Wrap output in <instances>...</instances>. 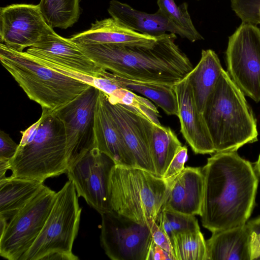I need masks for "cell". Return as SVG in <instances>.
Instances as JSON below:
<instances>
[{
	"instance_id": "1",
	"label": "cell",
	"mask_w": 260,
	"mask_h": 260,
	"mask_svg": "<svg viewBox=\"0 0 260 260\" xmlns=\"http://www.w3.org/2000/svg\"><path fill=\"white\" fill-rule=\"evenodd\" d=\"M202 168L203 226L212 233L246 223L252 212L258 178L237 151L215 152Z\"/></svg>"
},
{
	"instance_id": "2",
	"label": "cell",
	"mask_w": 260,
	"mask_h": 260,
	"mask_svg": "<svg viewBox=\"0 0 260 260\" xmlns=\"http://www.w3.org/2000/svg\"><path fill=\"white\" fill-rule=\"evenodd\" d=\"M176 39V34L166 33L146 45H77L98 66L119 76L174 85L193 69Z\"/></svg>"
},
{
	"instance_id": "3",
	"label": "cell",
	"mask_w": 260,
	"mask_h": 260,
	"mask_svg": "<svg viewBox=\"0 0 260 260\" xmlns=\"http://www.w3.org/2000/svg\"><path fill=\"white\" fill-rule=\"evenodd\" d=\"M202 114L215 152L237 151L257 140L256 120L245 95L224 69Z\"/></svg>"
},
{
	"instance_id": "4",
	"label": "cell",
	"mask_w": 260,
	"mask_h": 260,
	"mask_svg": "<svg viewBox=\"0 0 260 260\" xmlns=\"http://www.w3.org/2000/svg\"><path fill=\"white\" fill-rule=\"evenodd\" d=\"M0 60L28 98L54 111L75 99L90 85L43 66L26 52L1 43Z\"/></svg>"
},
{
	"instance_id": "5",
	"label": "cell",
	"mask_w": 260,
	"mask_h": 260,
	"mask_svg": "<svg viewBox=\"0 0 260 260\" xmlns=\"http://www.w3.org/2000/svg\"><path fill=\"white\" fill-rule=\"evenodd\" d=\"M168 188L164 179L148 171L115 164L109 184L112 210L150 228L161 210Z\"/></svg>"
},
{
	"instance_id": "6",
	"label": "cell",
	"mask_w": 260,
	"mask_h": 260,
	"mask_svg": "<svg viewBox=\"0 0 260 260\" xmlns=\"http://www.w3.org/2000/svg\"><path fill=\"white\" fill-rule=\"evenodd\" d=\"M40 123L34 136L19 144L9 161L11 176L44 181L67 173L69 169L63 123L53 111L42 109Z\"/></svg>"
},
{
	"instance_id": "7",
	"label": "cell",
	"mask_w": 260,
	"mask_h": 260,
	"mask_svg": "<svg viewBox=\"0 0 260 260\" xmlns=\"http://www.w3.org/2000/svg\"><path fill=\"white\" fill-rule=\"evenodd\" d=\"M78 198L73 182L69 180L56 192L40 234L20 260H46L54 253L67 255L72 260L79 259L72 251L82 211Z\"/></svg>"
},
{
	"instance_id": "8",
	"label": "cell",
	"mask_w": 260,
	"mask_h": 260,
	"mask_svg": "<svg viewBox=\"0 0 260 260\" xmlns=\"http://www.w3.org/2000/svg\"><path fill=\"white\" fill-rule=\"evenodd\" d=\"M56 192L45 185L7 222L1 231L0 255L20 260L40 234L54 202Z\"/></svg>"
},
{
	"instance_id": "9",
	"label": "cell",
	"mask_w": 260,
	"mask_h": 260,
	"mask_svg": "<svg viewBox=\"0 0 260 260\" xmlns=\"http://www.w3.org/2000/svg\"><path fill=\"white\" fill-rule=\"evenodd\" d=\"M227 73L245 96L260 101V29L242 23L229 38Z\"/></svg>"
},
{
	"instance_id": "10",
	"label": "cell",
	"mask_w": 260,
	"mask_h": 260,
	"mask_svg": "<svg viewBox=\"0 0 260 260\" xmlns=\"http://www.w3.org/2000/svg\"><path fill=\"white\" fill-rule=\"evenodd\" d=\"M34 59L58 73L93 85L105 70L98 66L70 39L54 31L25 51Z\"/></svg>"
},
{
	"instance_id": "11",
	"label": "cell",
	"mask_w": 260,
	"mask_h": 260,
	"mask_svg": "<svg viewBox=\"0 0 260 260\" xmlns=\"http://www.w3.org/2000/svg\"><path fill=\"white\" fill-rule=\"evenodd\" d=\"M99 90L90 85L75 99L53 111L63 125L69 169L95 147L94 111Z\"/></svg>"
},
{
	"instance_id": "12",
	"label": "cell",
	"mask_w": 260,
	"mask_h": 260,
	"mask_svg": "<svg viewBox=\"0 0 260 260\" xmlns=\"http://www.w3.org/2000/svg\"><path fill=\"white\" fill-rule=\"evenodd\" d=\"M101 215V245L111 259L146 260L152 241L148 226L112 210Z\"/></svg>"
},
{
	"instance_id": "13",
	"label": "cell",
	"mask_w": 260,
	"mask_h": 260,
	"mask_svg": "<svg viewBox=\"0 0 260 260\" xmlns=\"http://www.w3.org/2000/svg\"><path fill=\"white\" fill-rule=\"evenodd\" d=\"M115 164L110 157L94 147L67 173L78 197H82L100 214L112 211L109 184L111 171Z\"/></svg>"
},
{
	"instance_id": "14",
	"label": "cell",
	"mask_w": 260,
	"mask_h": 260,
	"mask_svg": "<svg viewBox=\"0 0 260 260\" xmlns=\"http://www.w3.org/2000/svg\"><path fill=\"white\" fill-rule=\"evenodd\" d=\"M105 101L137 167L156 175L151 150L153 122L134 107L110 102L106 93Z\"/></svg>"
},
{
	"instance_id": "15",
	"label": "cell",
	"mask_w": 260,
	"mask_h": 260,
	"mask_svg": "<svg viewBox=\"0 0 260 260\" xmlns=\"http://www.w3.org/2000/svg\"><path fill=\"white\" fill-rule=\"evenodd\" d=\"M53 31L39 5L17 4L1 8V42L17 51L34 46Z\"/></svg>"
},
{
	"instance_id": "16",
	"label": "cell",
	"mask_w": 260,
	"mask_h": 260,
	"mask_svg": "<svg viewBox=\"0 0 260 260\" xmlns=\"http://www.w3.org/2000/svg\"><path fill=\"white\" fill-rule=\"evenodd\" d=\"M173 88L180 132L183 138L196 154L215 153L210 133L203 114L198 109L187 77L175 84Z\"/></svg>"
},
{
	"instance_id": "17",
	"label": "cell",
	"mask_w": 260,
	"mask_h": 260,
	"mask_svg": "<svg viewBox=\"0 0 260 260\" xmlns=\"http://www.w3.org/2000/svg\"><path fill=\"white\" fill-rule=\"evenodd\" d=\"M204 190V176L200 167H185L169 185L161 209L200 215Z\"/></svg>"
},
{
	"instance_id": "18",
	"label": "cell",
	"mask_w": 260,
	"mask_h": 260,
	"mask_svg": "<svg viewBox=\"0 0 260 260\" xmlns=\"http://www.w3.org/2000/svg\"><path fill=\"white\" fill-rule=\"evenodd\" d=\"M105 93L99 90L94 111L95 147L117 165L137 167L105 104Z\"/></svg>"
},
{
	"instance_id": "19",
	"label": "cell",
	"mask_w": 260,
	"mask_h": 260,
	"mask_svg": "<svg viewBox=\"0 0 260 260\" xmlns=\"http://www.w3.org/2000/svg\"><path fill=\"white\" fill-rule=\"evenodd\" d=\"M108 12L111 17L123 25L142 34L158 37L169 32L188 39L187 34L159 9L149 14L137 10L126 3L111 0Z\"/></svg>"
},
{
	"instance_id": "20",
	"label": "cell",
	"mask_w": 260,
	"mask_h": 260,
	"mask_svg": "<svg viewBox=\"0 0 260 260\" xmlns=\"http://www.w3.org/2000/svg\"><path fill=\"white\" fill-rule=\"evenodd\" d=\"M157 37L142 34L130 29L112 17L97 20L87 30L70 39L77 45L118 44L146 45L154 43Z\"/></svg>"
},
{
	"instance_id": "21",
	"label": "cell",
	"mask_w": 260,
	"mask_h": 260,
	"mask_svg": "<svg viewBox=\"0 0 260 260\" xmlns=\"http://www.w3.org/2000/svg\"><path fill=\"white\" fill-rule=\"evenodd\" d=\"M247 223L212 233L206 241L208 260H250Z\"/></svg>"
},
{
	"instance_id": "22",
	"label": "cell",
	"mask_w": 260,
	"mask_h": 260,
	"mask_svg": "<svg viewBox=\"0 0 260 260\" xmlns=\"http://www.w3.org/2000/svg\"><path fill=\"white\" fill-rule=\"evenodd\" d=\"M44 182L11 176L0 179V219L8 221L43 188Z\"/></svg>"
},
{
	"instance_id": "23",
	"label": "cell",
	"mask_w": 260,
	"mask_h": 260,
	"mask_svg": "<svg viewBox=\"0 0 260 260\" xmlns=\"http://www.w3.org/2000/svg\"><path fill=\"white\" fill-rule=\"evenodd\" d=\"M223 69L214 51L202 50L200 61L187 76L198 109L202 113Z\"/></svg>"
},
{
	"instance_id": "24",
	"label": "cell",
	"mask_w": 260,
	"mask_h": 260,
	"mask_svg": "<svg viewBox=\"0 0 260 260\" xmlns=\"http://www.w3.org/2000/svg\"><path fill=\"white\" fill-rule=\"evenodd\" d=\"M109 74L121 87L143 95L167 115L177 116L178 107L174 85L131 80L109 71Z\"/></svg>"
},
{
	"instance_id": "25",
	"label": "cell",
	"mask_w": 260,
	"mask_h": 260,
	"mask_svg": "<svg viewBox=\"0 0 260 260\" xmlns=\"http://www.w3.org/2000/svg\"><path fill=\"white\" fill-rule=\"evenodd\" d=\"M181 146V143L170 127L152 123L151 156L157 176L162 177Z\"/></svg>"
},
{
	"instance_id": "26",
	"label": "cell",
	"mask_w": 260,
	"mask_h": 260,
	"mask_svg": "<svg viewBox=\"0 0 260 260\" xmlns=\"http://www.w3.org/2000/svg\"><path fill=\"white\" fill-rule=\"evenodd\" d=\"M80 0H41L38 4L47 24L52 28L67 29L80 16Z\"/></svg>"
},
{
	"instance_id": "27",
	"label": "cell",
	"mask_w": 260,
	"mask_h": 260,
	"mask_svg": "<svg viewBox=\"0 0 260 260\" xmlns=\"http://www.w3.org/2000/svg\"><path fill=\"white\" fill-rule=\"evenodd\" d=\"M170 239L175 260H208L206 241L200 230L178 233Z\"/></svg>"
},
{
	"instance_id": "28",
	"label": "cell",
	"mask_w": 260,
	"mask_h": 260,
	"mask_svg": "<svg viewBox=\"0 0 260 260\" xmlns=\"http://www.w3.org/2000/svg\"><path fill=\"white\" fill-rule=\"evenodd\" d=\"M157 4L158 9L187 34L189 41L194 42L204 39L193 24L186 2L178 6L174 0H157Z\"/></svg>"
},
{
	"instance_id": "29",
	"label": "cell",
	"mask_w": 260,
	"mask_h": 260,
	"mask_svg": "<svg viewBox=\"0 0 260 260\" xmlns=\"http://www.w3.org/2000/svg\"><path fill=\"white\" fill-rule=\"evenodd\" d=\"M156 222L170 238L178 233L200 230L194 215L170 210L161 209Z\"/></svg>"
},
{
	"instance_id": "30",
	"label": "cell",
	"mask_w": 260,
	"mask_h": 260,
	"mask_svg": "<svg viewBox=\"0 0 260 260\" xmlns=\"http://www.w3.org/2000/svg\"><path fill=\"white\" fill-rule=\"evenodd\" d=\"M107 96L110 102L134 107L154 123L160 124L158 120L159 112L156 106L148 99L122 87L116 90L111 95Z\"/></svg>"
},
{
	"instance_id": "31",
	"label": "cell",
	"mask_w": 260,
	"mask_h": 260,
	"mask_svg": "<svg viewBox=\"0 0 260 260\" xmlns=\"http://www.w3.org/2000/svg\"><path fill=\"white\" fill-rule=\"evenodd\" d=\"M231 7L242 23L260 24V0H231Z\"/></svg>"
},
{
	"instance_id": "32",
	"label": "cell",
	"mask_w": 260,
	"mask_h": 260,
	"mask_svg": "<svg viewBox=\"0 0 260 260\" xmlns=\"http://www.w3.org/2000/svg\"><path fill=\"white\" fill-rule=\"evenodd\" d=\"M187 158V147L185 146H180L177 150L162 177L169 185L185 168L184 165Z\"/></svg>"
},
{
	"instance_id": "33",
	"label": "cell",
	"mask_w": 260,
	"mask_h": 260,
	"mask_svg": "<svg viewBox=\"0 0 260 260\" xmlns=\"http://www.w3.org/2000/svg\"><path fill=\"white\" fill-rule=\"evenodd\" d=\"M250 260L260 259V216L249 221Z\"/></svg>"
},
{
	"instance_id": "34",
	"label": "cell",
	"mask_w": 260,
	"mask_h": 260,
	"mask_svg": "<svg viewBox=\"0 0 260 260\" xmlns=\"http://www.w3.org/2000/svg\"><path fill=\"white\" fill-rule=\"evenodd\" d=\"M149 228L153 242L174 257L170 238L165 232L156 221H154Z\"/></svg>"
},
{
	"instance_id": "35",
	"label": "cell",
	"mask_w": 260,
	"mask_h": 260,
	"mask_svg": "<svg viewBox=\"0 0 260 260\" xmlns=\"http://www.w3.org/2000/svg\"><path fill=\"white\" fill-rule=\"evenodd\" d=\"M18 145L8 134L0 131V159L10 160L15 154Z\"/></svg>"
},
{
	"instance_id": "36",
	"label": "cell",
	"mask_w": 260,
	"mask_h": 260,
	"mask_svg": "<svg viewBox=\"0 0 260 260\" xmlns=\"http://www.w3.org/2000/svg\"><path fill=\"white\" fill-rule=\"evenodd\" d=\"M146 260H175L168 252L156 245L152 241Z\"/></svg>"
},
{
	"instance_id": "37",
	"label": "cell",
	"mask_w": 260,
	"mask_h": 260,
	"mask_svg": "<svg viewBox=\"0 0 260 260\" xmlns=\"http://www.w3.org/2000/svg\"><path fill=\"white\" fill-rule=\"evenodd\" d=\"M9 160L0 159V179L5 178L7 171L9 170Z\"/></svg>"
},
{
	"instance_id": "38",
	"label": "cell",
	"mask_w": 260,
	"mask_h": 260,
	"mask_svg": "<svg viewBox=\"0 0 260 260\" xmlns=\"http://www.w3.org/2000/svg\"><path fill=\"white\" fill-rule=\"evenodd\" d=\"M254 169L256 174L260 177V154L258 157L257 160L256 161L255 164Z\"/></svg>"
}]
</instances>
